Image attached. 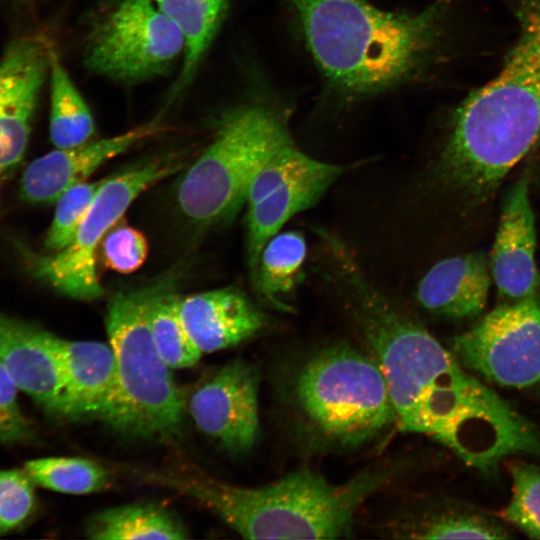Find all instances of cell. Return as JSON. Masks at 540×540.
Wrapping results in <instances>:
<instances>
[{
  "instance_id": "cell-1",
  "label": "cell",
  "mask_w": 540,
  "mask_h": 540,
  "mask_svg": "<svg viewBox=\"0 0 540 540\" xmlns=\"http://www.w3.org/2000/svg\"><path fill=\"white\" fill-rule=\"evenodd\" d=\"M330 260L331 278L381 369L401 431L435 439L484 473L509 456L540 457L530 423L372 284L345 244Z\"/></svg>"
},
{
  "instance_id": "cell-2",
  "label": "cell",
  "mask_w": 540,
  "mask_h": 540,
  "mask_svg": "<svg viewBox=\"0 0 540 540\" xmlns=\"http://www.w3.org/2000/svg\"><path fill=\"white\" fill-rule=\"evenodd\" d=\"M302 39L332 89L357 99L424 75L445 47L449 0L416 12L367 0H285Z\"/></svg>"
},
{
  "instance_id": "cell-3",
  "label": "cell",
  "mask_w": 540,
  "mask_h": 540,
  "mask_svg": "<svg viewBox=\"0 0 540 540\" xmlns=\"http://www.w3.org/2000/svg\"><path fill=\"white\" fill-rule=\"evenodd\" d=\"M516 38L499 72L455 109L441 155L445 175L485 199L540 138V0H505Z\"/></svg>"
},
{
  "instance_id": "cell-4",
  "label": "cell",
  "mask_w": 540,
  "mask_h": 540,
  "mask_svg": "<svg viewBox=\"0 0 540 540\" xmlns=\"http://www.w3.org/2000/svg\"><path fill=\"white\" fill-rule=\"evenodd\" d=\"M391 476L388 469L371 470L334 484L321 474L304 469L253 488L205 477H154L211 509L244 538L336 539L352 533L359 507Z\"/></svg>"
},
{
  "instance_id": "cell-5",
  "label": "cell",
  "mask_w": 540,
  "mask_h": 540,
  "mask_svg": "<svg viewBox=\"0 0 540 540\" xmlns=\"http://www.w3.org/2000/svg\"><path fill=\"white\" fill-rule=\"evenodd\" d=\"M282 381L293 427L317 450H354L396 425L378 363L347 344L313 350Z\"/></svg>"
},
{
  "instance_id": "cell-6",
  "label": "cell",
  "mask_w": 540,
  "mask_h": 540,
  "mask_svg": "<svg viewBox=\"0 0 540 540\" xmlns=\"http://www.w3.org/2000/svg\"><path fill=\"white\" fill-rule=\"evenodd\" d=\"M149 291L119 292L107 307L118 380L117 403L107 425L127 436L169 441L181 436L186 395L155 347L146 314Z\"/></svg>"
},
{
  "instance_id": "cell-7",
  "label": "cell",
  "mask_w": 540,
  "mask_h": 540,
  "mask_svg": "<svg viewBox=\"0 0 540 540\" xmlns=\"http://www.w3.org/2000/svg\"><path fill=\"white\" fill-rule=\"evenodd\" d=\"M291 138L287 115L276 108L253 103L230 113L180 180L176 200L182 214L201 226L232 218L262 164Z\"/></svg>"
},
{
  "instance_id": "cell-8",
  "label": "cell",
  "mask_w": 540,
  "mask_h": 540,
  "mask_svg": "<svg viewBox=\"0 0 540 540\" xmlns=\"http://www.w3.org/2000/svg\"><path fill=\"white\" fill-rule=\"evenodd\" d=\"M180 168L181 163L161 157L106 178L70 244L38 261V276L72 298L101 297L104 291L96 268L99 244L144 190Z\"/></svg>"
},
{
  "instance_id": "cell-9",
  "label": "cell",
  "mask_w": 540,
  "mask_h": 540,
  "mask_svg": "<svg viewBox=\"0 0 540 540\" xmlns=\"http://www.w3.org/2000/svg\"><path fill=\"white\" fill-rule=\"evenodd\" d=\"M183 51L182 34L153 0H119L92 32L84 62L95 74L135 82L165 73Z\"/></svg>"
},
{
  "instance_id": "cell-10",
  "label": "cell",
  "mask_w": 540,
  "mask_h": 540,
  "mask_svg": "<svg viewBox=\"0 0 540 540\" xmlns=\"http://www.w3.org/2000/svg\"><path fill=\"white\" fill-rule=\"evenodd\" d=\"M347 169L312 158L293 139L279 146L262 164L246 200L247 255L253 280L268 240L291 217L314 206Z\"/></svg>"
},
{
  "instance_id": "cell-11",
  "label": "cell",
  "mask_w": 540,
  "mask_h": 540,
  "mask_svg": "<svg viewBox=\"0 0 540 540\" xmlns=\"http://www.w3.org/2000/svg\"><path fill=\"white\" fill-rule=\"evenodd\" d=\"M467 369L502 386L522 388L540 380V299L501 303L453 340Z\"/></svg>"
},
{
  "instance_id": "cell-12",
  "label": "cell",
  "mask_w": 540,
  "mask_h": 540,
  "mask_svg": "<svg viewBox=\"0 0 540 540\" xmlns=\"http://www.w3.org/2000/svg\"><path fill=\"white\" fill-rule=\"evenodd\" d=\"M257 368L235 359L208 373L186 396L197 428L230 452H245L259 436Z\"/></svg>"
},
{
  "instance_id": "cell-13",
  "label": "cell",
  "mask_w": 540,
  "mask_h": 540,
  "mask_svg": "<svg viewBox=\"0 0 540 540\" xmlns=\"http://www.w3.org/2000/svg\"><path fill=\"white\" fill-rule=\"evenodd\" d=\"M49 68V51L34 38L11 44L0 61V173L25 152Z\"/></svg>"
},
{
  "instance_id": "cell-14",
  "label": "cell",
  "mask_w": 540,
  "mask_h": 540,
  "mask_svg": "<svg viewBox=\"0 0 540 540\" xmlns=\"http://www.w3.org/2000/svg\"><path fill=\"white\" fill-rule=\"evenodd\" d=\"M489 265L501 303L537 296L536 227L526 175L504 198Z\"/></svg>"
},
{
  "instance_id": "cell-15",
  "label": "cell",
  "mask_w": 540,
  "mask_h": 540,
  "mask_svg": "<svg viewBox=\"0 0 540 540\" xmlns=\"http://www.w3.org/2000/svg\"><path fill=\"white\" fill-rule=\"evenodd\" d=\"M59 337L0 313V363L17 388L61 415L63 376Z\"/></svg>"
},
{
  "instance_id": "cell-16",
  "label": "cell",
  "mask_w": 540,
  "mask_h": 540,
  "mask_svg": "<svg viewBox=\"0 0 540 540\" xmlns=\"http://www.w3.org/2000/svg\"><path fill=\"white\" fill-rule=\"evenodd\" d=\"M159 131L157 123H148L119 135L45 154L25 169L21 196L31 203L54 202L67 189L84 182L107 160Z\"/></svg>"
},
{
  "instance_id": "cell-17",
  "label": "cell",
  "mask_w": 540,
  "mask_h": 540,
  "mask_svg": "<svg viewBox=\"0 0 540 540\" xmlns=\"http://www.w3.org/2000/svg\"><path fill=\"white\" fill-rule=\"evenodd\" d=\"M63 376L61 415L106 424L118 398L116 363L109 344L58 339Z\"/></svg>"
},
{
  "instance_id": "cell-18",
  "label": "cell",
  "mask_w": 540,
  "mask_h": 540,
  "mask_svg": "<svg viewBox=\"0 0 540 540\" xmlns=\"http://www.w3.org/2000/svg\"><path fill=\"white\" fill-rule=\"evenodd\" d=\"M178 312L201 353L235 346L265 325L262 312L244 293L232 288L178 297Z\"/></svg>"
},
{
  "instance_id": "cell-19",
  "label": "cell",
  "mask_w": 540,
  "mask_h": 540,
  "mask_svg": "<svg viewBox=\"0 0 540 540\" xmlns=\"http://www.w3.org/2000/svg\"><path fill=\"white\" fill-rule=\"evenodd\" d=\"M492 276L487 256L466 253L443 259L420 280L416 297L426 310L451 318H471L482 313Z\"/></svg>"
},
{
  "instance_id": "cell-20",
  "label": "cell",
  "mask_w": 540,
  "mask_h": 540,
  "mask_svg": "<svg viewBox=\"0 0 540 540\" xmlns=\"http://www.w3.org/2000/svg\"><path fill=\"white\" fill-rule=\"evenodd\" d=\"M184 39L182 69L169 100L187 87L226 11L228 0H153Z\"/></svg>"
},
{
  "instance_id": "cell-21",
  "label": "cell",
  "mask_w": 540,
  "mask_h": 540,
  "mask_svg": "<svg viewBox=\"0 0 540 540\" xmlns=\"http://www.w3.org/2000/svg\"><path fill=\"white\" fill-rule=\"evenodd\" d=\"M86 534L97 540L188 538V530L171 511L156 504H128L100 511L90 517Z\"/></svg>"
},
{
  "instance_id": "cell-22",
  "label": "cell",
  "mask_w": 540,
  "mask_h": 540,
  "mask_svg": "<svg viewBox=\"0 0 540 540\" xmlns=\"http://www.w3.org/2000/svg\"><path fill=\"white\" fill-rule=\"evenodd\" d=\"M306 255V240L298 231L278 232L263 247L254 281L275 308L291 310L286 299L303 277Z\"/></svg>"
},
{
  "instance_id": "cell-23",
  "label": "cell",
  "mask_w": 540,
  "mask_h": 540,
  "mask_svg": "<svg viewBox=\"0 0 540 540\" xmlns=\"http://www.w3.org/2000/svg\"><path fill=\"white\" fill-rule=\"evenodd\" d=\"M51 70L50 139L57 148L83 144L93 136L95 123L85 100L59 58L49 51Z\"/></svg>"
},
{
  "instance_id": "cell-24",
  "label": "cell",
  "mask_w": 540,
  "mask_h": 540,
  "mask_svg": "<svg viewBox=\"0 0 540 540\" xmlns=\"http://www.w3.org/2000/svg\"><path fill=\"white\" fill-rule=\"evenodd\" d=\"M178 297L162 285L150 288L146 302L147 320L155 347L171 369L192 367L202 355L181 321Z\"/></svg>"
},
{
  "instance_id": "cell-25",
  "label": "cell",
  "mask_w": 540,
  "mask_h": 540,
  "mask_svg": "<svg viewBox=\"0 0 540 540\" xmlns=\"http://www.w3.org/2000/svg\"><path fill=\"white\" fill-rule=\"evenodd\" d=\"M34 483L57 492L89 494L110 484V474L101 464L79 457H47L25 463Z\"/></svg>"
},
{
  "instance_id": "cell-26",
  "label": "cell",
  "mask_w": 540,
  "mask_h": 540,
  "mask_svg": "<svg viewBox=\"0 0 540 540\" xmlns=\"http://www.w3.org/2000/svg\"><path fill=\"white\" fill-rule=\"evenodd\" d=\"M401 537L420 539H502L506 531L490 521L469 514L444 513L401 521L394 530Z\"/></svg>"
},
{
  "instance_id": "cell-27",
  "label": "cell",
  "mask_w": 540,
  "mask_h": 540,
  "mask_svg": "<svg viewBox=\"0 0 540 540\" xmlns=\"http://www.w3.org/2000/svg\"><path fill=\"white\" fill-rule=\"evenodd\" d=\"M510 471L512 496L504 517L527 536L540 539V468L517 462Z\"/></svg>"
},
{
  "instance_id": "cell-28",
  "label": "cell",
  "mask_w": 540,
  "mask_h": 540,
  "mask_svg": "<svg viewBox=\"0 0 540 540\" xmlns=\"http://www.w3.org/2000/svg\"><path fill=\"white\" fill-rule=\"evenodd\" d=\"M104 181H84L61 194L56 200L54 217L45 240L47 248L57 252L70 244Z\"/></svg>"
},
{
  "instance_id": "cell-29",
  "label": "cell",
  "mask_w": 540,
  "mask_h": 540,
  "mask_svg": "<svg viewBox=\"0 0 540 540\" xmlns=\"http://www.w3.org/2000/svg\"><path fill=\"white\" fill-rule=\"evenodd\" d=\"M34 481L25 470L0 471V534L21 525L35 504Z\"/></svg>"
},
{
  "instance_id": "cell-30",
  "label": "cell",
  "mask_w": 540,
  "mask_h": 540,
  "mask_svg": "<svg viewBox=\"0 0 540 540\" xmlns=\"http://www.w3.org/2000/svg\"><path fill=\"white\" fill-rule=\"evenodd\" d=\"M101 248L104 266L121 274L138 270L149 250L144 234L126 224L115 225L102 240Z\"/></svg>"
},
{
  "instance_id": "cell-31",
  "label": "cell",
  "mask_w": 540,
  "mask_h": 540,
  "mask_svg": "<svg viewBox=\"0 0 540 540\" xmlns=\"http://www.w3.org/2000/svg\"><path fill=\"white\" fill-rule=\"evenodd\" d=\"M28 434L27 421L17 402V386L0 363V440L20 441Z\"/></svg>"
}]
</instances>
